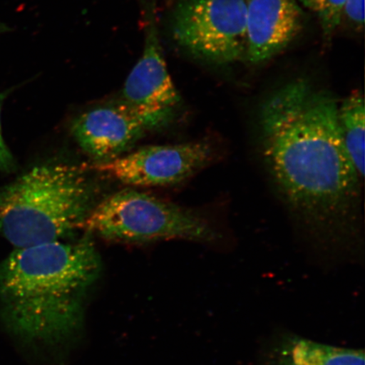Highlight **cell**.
<instances>
[{"label": "cell", "instance_id": "cell-1", "mask_svg": "<svg viewBox=\"0 0 365 365\" xmlns=\"http://www.w3.org/2000/svg\"><path fill=\"white\" fill-rule=\"evenodd\" d=\"M329 91L297 79L264 99L262 157L285 203L312 230L339 240L358 225L361 177L342 143Z\"/></svg>", "mask_w": 365, "mask_h": 365}, {"label": "cell", "instance_id": "cell-5", "mask_svg": "<svg viewBox=\"0 0 365 365\" xmlns=\"http://www.w3.org/2000/svg\"><path fill=\"white\" fill-rule=\"evenodd\" d=\"M173 40L195 58L215 66L246 53V0H180L171 16Z\"/></svg>", "mask_w": 365, "mask_h": 365}, {"label": "cell", "instance_id": "cell-9", "mask_svg": "<svg viewBox=\"0 0 365 365\" xmlns=\"http://www.w3.org/2000/svg\"><path fill=\"white\" fill-rule=\"evenodd\" d=\"M297 0H246L245 61L259 65L279 54L304 29Z\"/></svg>", "mask_w": 365, "mask_h": 365}, {"label": "cell", "instance_id": "cell-4", "mask_svg": "<svg viewBox=\"0 0 365 365\" xmlns=\"http://www.w3.org/2000/svg\"><path fill=\"white\" fill-rule=\"evenodd\" d=\"M81 230L134 244L171 240L212 243L220 238L207 219L193 210L129 189L96 204Z\"/></svg>", "mask_w": 365, "mask_h": 365}, {"label": "cell", "instance_id": "cell-15", "mask_svg": "<svg viewBox=\"0 0 365 365\" xmlns=\"http://www.w3.org/2000/svg\"><path fill=\"white\" fill-rule=\"evenodd\" d=\"M9 31H10V27L0 22V34L7 33Z\"/></svg>", "mask_w": 365, "mask_h": 365}, {"label": "cell", "instance_id": "cell-8", "mask_svg": "<svg viewBox=\"0 0 365 365\" xmlns=\"http://www.w3.org/2000/svg\"><path fill=\"white\" fill-rule=\"evenodd\" d=\"M153 7L148 6L145 13L143 54L127 76L118 99L140 113L175 115L181 98L163 57Z\"/></svg>", "mask_w": 365, "mask_h": 365}, {"label": "cell", "instance_id": "cell-14", "mask_svg": "<svg viewBox=\"0 0 365 365\" xmlns=\"http://www.w3.org/2000/svg\"><path fill=\"white\" fill-rule=\"evenodd\" d=\"M346 18L357 30H362L364 26V0H346L342 19Z\"/></svg>", "mask_w": 365, "mask_h": 365}, {"label": "cell", "instance_id": "cell-2", "mask_svg": "<svg viewBox=\"0 0 365 365\" xmlns=\"http://www.w3.org/2000/svg\"><path fill=\"white\" fill-rule=\"evenodd\" d=\"M91 237L16 248L0 262V322L11 335L57 345L80 331L102 268Z\"/></svg>", "mask_w": 365, "mask_h": 365}, {"label": "cell", "instance_id": "cell-12", "mask_svg": "<svg viewBox=\"0 0 365 365\" xmlns=\"http://www.w3.org/2000/svg\"><path fill=\"white\" fill-rule=\"evenodd\" d=\"M317 16L324 38L329 40L342 21L346 0H297Z\"/></svg>", "mask_w": 365, "mask_h": 365}, {"label": "cell", "instance_id": "cell-11", "mask_svg": "<svg viewBox=\"0 0 365 365\" xmlns=\"http://www.w3.org/2000/svg\"><path fill=\"white\" fill-rule=\"evenodd\" d=\"M342 143L356 171L364 175L365 108L362 93L353 91L337 108Z\"/></svg>", "mask_w": 365, "mask_h": 365}, {"label": "cell", "instance_id": "cell-6", "mask_svg": "<svg viewBox=\"0 0 365 365\" xmlns=\"http://www.w3.org/2000/svg\"><path fill=\"white\" fill-rule=\"evenodd\" d=\"M216 148L209 140L154 145L96 163L94 170L129 186L162 187L180 184L210 165Z\"/></svg>", "mask_w": 365, "mask_h": 365}, {"label": "cell", "instance_id": "cell-13", "mask_svg": "<svg viewBox=\"0 0 365 365\" xmlns=\"http://www.w3.org/2000/svg\"><path fill=\"white\" fill-rule=\"evenodd\" d=\"M16 88H12L0 93V171L4 173H12L16 171L17 163L10 148L4 140L1 125V111L4 102Z\"/></svg>", "mask_w": 365, "mask_h": 365}, {"label": "cell", "instance_id": "cell-7", "mask_svg": "<svg viewBox=\"0 0 365 365\" xmlns=\"http://www.w3.org/2000/svg\"><path fill=\"white\" fill-rule=\"evenodd\" d=\"M173 116L140 113L117 98L81 113L71 132L81 149L101 163L126 153L145 135L170 124Z\"/></svg>", "mask_w": 365, "mask_h": 365}, {"label": "cell", "instance_id": "cell-3", "mask_svg": "<svg viewBox=\"0 0 365 365\" xmlns=\"http://www.w3.org/2000/svg\"><path fill=\"white\" fill-rule=\"evenodd\" d=\"M95 191L76 164H38L0 187V237L16 248L61 240L81 230L96 205Z\"/></svg>", "mask_w": 365, "mask_h": 365}, {"label": "cell", "instance_id": "cell-10", "mask_svg": "<svg viewBox=\"0 0 365 365\" xmlns=\"http://www.w3.org/2000/svg\"><path fill=\"white\" fill-rule=\"evenodd\" d=\"M364 351L285 333L267 346L261 365H365Z\"/></svg>", "mask_w": 365, "mask_h": 365}]
</instances>
